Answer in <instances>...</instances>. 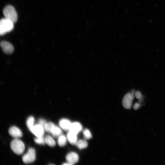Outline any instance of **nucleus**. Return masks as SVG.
<instances>
[{"label": "nucleus", "instance_id": "b1692460", "mask_svg": "<svg viewBox=\"0 0 165 165\" xmlns=\"http://www.w3.org/2000/svg\"><path fill=\"white\" fill-rule=\"evenodd\" d=\"M136 92L133 89L131 90V93L134 95Z\"/></svg>", "mask_w": 165, "mask_h": 165}, {"label": "nucleus", "instance_id": "6e6552de", "mask_svg": "<svg viewBox=\"0 0 165 165\" xmlns=\"http://www.w3.org/2000/svg\"><path fill=\"white\" fill-rule=\"evenodd\" d=\"M79 157L77 153L74 152L68 153L66 156L67 162L70 165L76 163L79 160Z\"/></svg>", "mask_w": 165, "mask_h": 165}, {"label": "nucleus", "instance_id": "1a4fd4ad", "mask_svg": "<svg viewBox=\"0 0 165 165\" xmlns=\"http://www.w3.org/2000/svg\"><path fill=\"white\" fill-rule=\"evenodd\" d=\"M8 132L9 135L15 138H18L22 136L21 130L16 126H13L10 128Z\"/></svg>", "mask_w": 165, "mask_h": 165}, {"label": "nucleus", "instance_id": "f03ea898", "mask_svg": "<svg viewBox=\"0 0 165 165\" xmlns=\"http://www.w3.org/2000/svg\"><path fill=\"white\" fill-rule=\"evenodd\" d=\"M3 13L5 18L9 19L14 23L17 19V14L14 7L11 5L6 6L3 9Z\"/></svg>", "mask_w": 165, "mask_h": 165}, {"label": "nucleus", "instance_id": "9d476101", "mask_svg": "<svg viewBox=\"0 0 165 165\" xmlns=\"http://www.w3.org/2000/svg\"><path fill=\"white\" fill-rule=\"evenodd\" d=\"M82 129L81 124L79 123L76 122L72 123L69 131L78 134Z\"/></svg>", "mask_w": 165, "mask_h": 165}, {"label": "nucleus", "instance_id": "f257e3e1", "mask_svg": "<svg viewBox=\"0 0 165 165\" xmlns=\"http://www.w3.org/2000/svg\"><path fill=\"white\" fill-rule=\"evenodd\" d=\"M14 23L5 18L0 21V34L3 35L11 31L13 28Z\"/></svg>", "mask_w": 165, "mask_h": 165}, {"label": "nucleus", "instance_id": "a211bd4d", "mask_svg": "<svg viewBox=\"0 0 165 165\" xmlns=\"http://www.w3.org/2000/svg\"><path fill=\"white\" fill-rule=\"evenodd\" d=\"M55 126L53 123L49 122L46 123L44 127V128L46 132L51 133L52 130Z\"/></svg>", "mask_w": 165, "mask_h": 165}, {"label": "nucleus", "instance_id": "5701e85b", "mask_svg": "<svg viewBox=\"0 0 165 165\" xmlns=\"http://www.w3.org/2000/svg\"><path fill=\"white\" fill-rule=\"evenodd\" d=\"M140 104L138 103H136L134 104L133 106V108L135 110H137L140 108Z\"/></svg>", "mask_w": 165, "mask_h": 165}, {"label": "nucleus", "instance_id": "4be33fe9", "mask_svg": "<svg viewBox=\"0 0 165 165\" xmlns=\"http://www.w3.org/2000/svg\"><path fill=\"white\" fill-rule=\"evenodd\" d=\"M46 123V120L43 119H40L38 121V124L41 125L43 127Z\"/></svg>", "mask_w": 165, "mask_h": 165}, {"label": "nucleus", "instance_id": "9b49d317", "mask_svg": "<svg viewBox=\"0 0 165 165\" xmlns=\"http://www.w3.org/2000/svg\"><path fill=\"white\" fill-rule=\"evenodd\" d=\"M72 122L66 119H63L59 122V125L61 128L65 131H69Z\"/></svg>", "mask_w": 165, "mask_h": 165}, {"label": "nucleus", "instance_id": "7ed1b4c3", "mask_svg": "<svg viewBox=\"0 0 165 165\" xmlns=\"http://www.w3.org/2000/svg\"><path fill=\"white\" fill-rule=\"evenodd\" d=\"M10 146L13 151L18 155L22 154L25 148L24 143L18 138H15L12 141Z\"/></svg>", "mask_w": 165, "mask_h": 165}, {"label": "nucleus", "instance_id": "20e7f679", "mask_svg": "<svg viewBox=\"0 0 165 165\" xmlns=\"http://www.w3.org/2000/svg\"><path fill=\"white\" fill-rule=\"evenodd\" d=\"M36 158L35 152L33 148H29L26 153L22 157V160L23 162L28 164L33 162Z\"/></svg>", "mask_w": 165, "mask_h": 165}, {"label": "nucleus", "instance_id": "2eb2a0df", "mask_svg": "<svg viewBox=\"0 0 165 165\" xmlns=\"http://www.w3.org/2000/svg\"><path fill=\"white\" fill-rule=\"evenodd\" d=\"M44 138L46 143L49 146L53 147L55 145L56 142L51 136L47 135Z\"/></svg>", "mask_w": 165, "mask_h": 165}, {"label": "nucleus", "instance_id": "dca6fc26", "mask_svg": "<svg viewBox=\"0 0 165 165\" xmlns=\"http://www.w3.org/2000/svg\"><path fill=\"white\" fill-rule=\"evenodd\" d=\"M67 140V137L62 134L58 137L57 143L58 145L60 147L64 146L66 144Z\"/></svg>", "mask_w": 165, "mask_h": 165}, {"label": "nucleus", "instance_id": "39448f33", "mask_svg": "<svg viewBox=\"0 0 165 165\" xmlns=\"http://www.w3.org/2000/svg\"><path fill=\"white\" fill-rule=\"evenodd\" d=\"M134 95L130 93H128L124 97L122 100L123 106L127 109H130L132 106V101Z\"/></svg>", "mask_w": 165, "mask_h": 165}, {"label": "nucleus", "instance_id": "f8f14e48", "mask_svg": "<svg viewBox=\"0 0 165 165\" xmlns=\"http://www.w3.org/2000/svg\"><path fill=\"white\" fill-rule=\"evenodd\" d=\"M77 134L69 131L67 135V140L72 145H75L77 140Z\"/></svg>", "mask_w": 165, "mask_h": 165}, {"label": "nucleus", "instance_id": "4468645a", "mask_svg": "<svg viewBox=\"0 0 165 165\" xmlns=\"http://www.w3.org/2000/svg\"><path fill=\"white\" fill-rule=\"evenodd\" d=\"M51 133L53 137H59L62 134V132L60 128L55 126L53 129Z\"/></svg>", "mask_w": 165, "mask_h": 165}, {"label": "nucleus", "instance_id": "aec40b11", "mask_svg": "<svg viewBox=\"0 0 165 165\" xmlns=\"http://www.w3.org/2000/svg\"><path fill=\"white\" fill-rule=\"evenodd\" d=\"M34 141L38 144L44 145L46 143L45 138L43 137H36L34 139Z\"/></svg>", "mask_w": 165, "mask_h": 165}, {"label": "nucleus", "instance_id": "6ab92c4d", "mask_svg": "<svg viewBox=\"0 0 165 165\" xmlns=\"http://www.w3.org/2000/svg\"><path fill=\"white\" fill-rule=\"evenodd\" d=\"M83 134L85 139H89L92 138V135L90 132L87 129L83 130Z\"/></svg>", "mask_w": 165, "mask_h": 165}, {"label": "nucleus", "instance_id": "ddd939ff", "mask_svg": "<svg viewBox=\"0 0 165 165\" xmlns=\"http://www.w3.org/2000/svg\"><path fill=\"white\" fill-rule=\"evenodd\" d=\"M75 145L79 149H82L87 146L88 143L85 140L80 139L77 140Z\"/></svg>", "mask_w": 165, "mask_h": 165}, {"label": "nucleus", "instance_id": "423d86ee", "mask_svg": "<svg viewBox=\"0 0 165 165\" xmlns=\"http://www.w3.org/2000/svg\"><path fill=\"white\" fill-rule=\"evenodd\" d=\"M0 45L2 51L6 54H10L14 50L13 45L8 42L2 41L1 42Z\"/></svg>", "mask_w": 165, "mask_h": 165}, {"label": "nucleus", "instance_id": "f3484780", "mask_svg": "<svg viewBox=\"0 0 165 165\" xmlns=\"http://www.w3.org/2000/svg\"><path fill=\"white\" fill-rule=\"evenodd\" d=\"M34 118L32 116H31L28 118L26 121L27 126L31 132L34 126Z\"/></svg>", "mask_w": 165, "mask_h": 165}, {"label": "nucleus", "instance_id": "412c9836", "mask_svg": "<svg viewBox=\"0 0 165 165\" xmlns=\"http://www.w3.org/2000/svg\"><path fill=\"white\" fill-rule=\"evenodd\" d=\"M134 96L138 99H140L142 97V95L141 93L139 91H136Z\"/></svg>", "mask_w": 165, "mask_h": 165}, {"label": "nucleus", "instance_id": "0eeeda50", "mask_svg": "<svg viewBox=\"0 0 165 165\" xmlns=\"http://www.w3.org/2000/svg\"><path fill=\"white\" fill-rule=\"evenodd\" d=\"M45 130L44 127L41 125L38 124L34 125L31 132L36 137H43Z\"/></svg>", "mask_w": 165, "mask_h": 165}]
</instances>
